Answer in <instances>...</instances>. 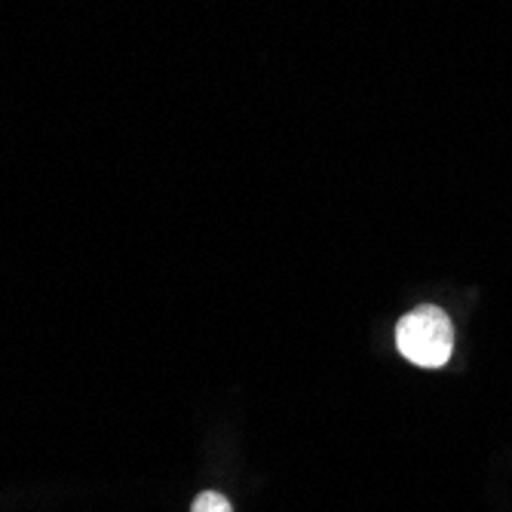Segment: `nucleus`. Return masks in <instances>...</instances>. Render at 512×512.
Segmentation results:
<instances>
[{
    "label": "nucleus",
    "instance_id": "2",
    "mask_svg": "<svg viewBox=\"0 0 512 512\" xmlns=\"http://www.w3.org/2000/svg\"><path fill=\"white\" fill-rule=\"evenodd\" d=\"M191 512H234V509H230V500H227L224 494H218V491H203V494H197Z\"/></svg>",
    "mask_w": 512,
    "mask_h": 512
},
{
    "label": "nucleus",
    "instance_id": "1",
    "mask_svg": "<svg viewBox=\"0 0 512 512\" xmlns=\"http://www.w3.org/2000/svg\"><path fill=\"white\" fill-rule=\"evenodd\" d=\"M396 347L399 353L421 368H442L454 353V325L442 307L424 304L408 310L396 322Z\"/></svg>",
    "mask_w": 512,
    "mask_h": 512
}]
</instances>
